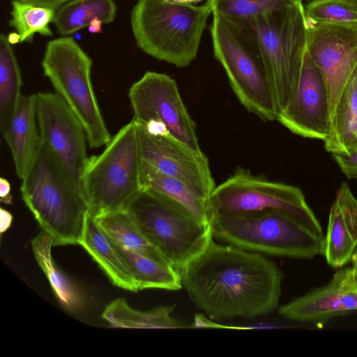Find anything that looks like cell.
I'll use <instances>...</instances> for the list:
<instances>
[{
    "label": "cell",
    "instance_id": "1",
    "mask_svg": "<svg viewBox=\"0 0 357 357\" xmlns=\"http://www.w3.org/2000/svg\"><path fill=\"white\" fill-rule=\"evenodd\" d=\"M181 275L192 303L216 320L273 312L284 278L264 255L213 241Z\"/></svg>",
    "mask_w": 357,
    "mask_h": 357
},
{
    "label": "cell",
    "instance_id": "2",
    "mask_svg": "<svg viewBox=\"0 0 357 357\" xmlns=\"http://www.w3.org/2000/svg\"><path fill=\"white\" fill-rule=\"evenodd\" d=\"M20 192L54 246L79 244L89 213L86 198L41 139Z\"/></svg>",
    "mask_w": 357,
    "mask_h": 357
},
{
    "label": "cell",
    "instance_id": "3",
    "mask_svg": "<svg viewBox=\"0 0 357 357\" xmlns=\"http://www.w3.org/2000/svg\"><path fill=\"white\" fill-rule=\"evenodd\" d=\"M213 10L210 0L200 6L138 0L130 15L136 43L158 60L187 67L197 56Z\"/></svg>",
    "mask_w": 357,
    "mask_h": 357
},
{
    "label": "cell",
    "instance_id": "4",
    "mask_svg": "<svg viewBox=\"0 0 357 357\" xmlns=\"http://www.w3.org/2000/svg\"><path fill=\"white\" fill-rule=\"evenodd\" d=\"M233 23L255 44L280 112L296 88L307 51V24L302 1Z\"/></svg>",
    "mask_w": 357,
    "mask_h": 357
},
{
    "label": "cell",
    "instance_id": "5",
    "mask_svg": "<svg viewBox=\"0 0 357 357\" xmlns=\"http://www.w3.org/2000/svg\"><path fill=\"white\" fill-rule=\"evenodd\" d=\"M211 226L220 241L264 255L312 259L324 254V235L278 210L213 215Z\"/></svg>",
    "mask_w": 357,
    "mask_h": 357
},
{
    "label": "cell",
    "instance_id": "6",
    "mask_svg": "<svg viewBox=\"0 0 357 357\" xmlns=\"http://www.w3.org/2000/svg\"><path fill=\"white\" fill-rule=\"evenodd\" d=\"M141 167L137 125L132 119L86 162L81 184L89 214L96 218L127 211L142 190Z\"/></svg>",
    "mask_w": 357,
    "mask_h": 357
},
{
    "label": "cell",
    "instance_id": "7",
    "mask_svg": "<svg viewBox=\"0 0 357 357\" xmlns=\"http://www.w3.org/2000/svg\"><path fill=\"white\" fill-rule=\"evenodd\" d=\"M214 57L241 104L264 121L279 110L260 54L246 31L213 10L210 25Z\"/></svg>",
    "mask_w": 357,
    "mask_h": 357
},
{
    "label": "cell",
    "instance_id": "8",
    "mask_svg": "<svg viewBox=\"0 0 357 357\" xmlns=\"http://www.w3.org/2000/svg\"><path fill=\"white\" fill-rule=\"evenodd\" d=\"M167 262L180 273L213 241L211 225L171 199L142 190L127 210Z\"/></svg>",
    "mask_w": 357,
    "mask_h": 357
},
{
    "label": "cell",
    "instance_id": "9",
    "mask_svg": "<svg viewBox=\"0 0 357 357\" xmlns=\"http://www.w3.org/2000/svg\"><path fill=\"white\" fill-rule=\"evenodd\" d=\"M92 60L72 38L63 36L47 44L42 68L56 93L78 118L91 149L106 146L112 137L91 81Z\"/></svg>",
    "mask_w": 357,
    "mask_h": 357
},
{
    "label": "cell",
    "instance_id": "10",
    "mask_svg": "<svg viewBox=\"0 0 357 357\" xmlns=\"http://www.w3.org/2000/svg\"><path fill=\"white\" fill-rule=\"evenodd\" d=\"M213 215H229L275 209L292 216L312 232L323 235L322 227L301 190L268 180L238 167L211 196Z\"/></svg>",
    "mask_w": 357,
    "mask_h": 357
},
{
    "label": "cell",
    "instance_id": "11",
    "mask_svg": "<svg viewBox=\"0 0 357 357\" xmlns=\"http://www.w3.org/2000/svg\"><path fill=\"white\" fill-rule=\"evenodd\" d=\"M133 120L146 132L167 135L197 151H202L196 125L170 76L147 71L128 90Z\"/></svg>",
    "mask_w": 357,
    "mask_h": 357
},
{
    "label": "cell",
    "instance_id": "12",
    "mask_svg": "<svg viewBox=\"0 0 357 357\" xmlns=\"http://www.w3.org/2000/svg\"><path fill=\"white\" fill-rule=\"evenodd\" d=\"M36 94L40 139L83 192L81 179L89 158L84 127L56 93L39 92Z\"/></svg>",
    "mask_w": 357,
    "mask_h": 357
},
{
    "label": "cell",
    "instance_id": "13",
    "mask_svg": "<svg viewBox=\"0 0 357 357\" xmlns=\"http://www.w3.org/2000/svg\"><path fill=\"white\" fill-rule=\"evenodd\" d=\"M307 52L324 78L331 121L342 91L357 64V24H307Z\"/></svg>",
    "mask_w": 357,
    "mask_h": 357
},
{
    "label": "cell",
    "instance_id": "14",
    "mask_svg": "<svg viewBox=\"0 0 357 357\" xmlns=\"http://www.w3.org/2000/svg\"><path fill=\"white\" fill-rule=\"evenodd\" d=\"M142 162L174 177L211 201L216 186L207 157L167 135H153L137 125Z\"/></svg>",
    "mask_w": 357,
    "mask_h": 357
},
{
    "label": "cell",
    "instance_id": "15",
    "mask_svg": "<svg viewBox=\"0 0 357 357\" xmlns=\"http://www.w3.org/2000/svg\"><path fill=\"white\" fill-rule=\"evenodd\" d=\"M277 121L305 138L325 141L330 134L331 121L326 86L307 51L296 88L279 112Z\"/></svg>",
    "mask_w": 357,
    "mask_h": 357
},
{
    "label": "cell",
    "instance_id": "16",
    "mask_svg": "<svg viewBox=\"0 0 357 357\" xmlns=\"http://www.w3.org/2000/svg\"><path fill=\"white\" fill-rule=\"evenodd\" d=\"M357 310V281L351 266L341 268L326 285L280 307L279 313L296 321L317 322Z\"/></svg>",
    "mask_w": 357,
    "mask_h": 357
},
{
    "label": "cell",
    "instance_id": "17",
    "mask_svg": "<svg viewBox=\"0 0 357 357\" xmlns=\"http://www.w3.org/2000/svg\"><path fill=\"white\" fill-rule=\"evenodd\" d=\"M324 256L333 268L344 267L357 248V199L342 183L331 206Z\"/></svg>",
    "mask_w": 357,
    "mask_h": 357
},
{
    "label": "cell",
    "instance_id": "18",
    "mask_svg": "<svg viewBox=\"0 0 357 357\" xmlns=\"http://www.w3.org/2000/svg\"><path fill=\"white\" fill-rule=\"evenodd\" d=\"M3 136L11 151L16 173L22 179L29 169L40 142L36 94L22 95L10 126Z\"/></svg>",
    "mask_w": 357,
    "mask_h": 357
},
{
    "label": "cell",
    "instance_id": "19",
    "mask_svg": "<svg viewBox=\"0 0 357 357\" xmlns=\"http://www.w3.org/2000/svg\"><path fill=\"white\" fill-rule=\"evenodd\" d=\"M79 245L96 261L113 284L130 291H139L125 259L89 213Z\"/></svg>",
    "mask_w": 357,
    "mask_h": 357
},
{
    "label": "cell",
    "instance_id": "20",
    "mask_svg": "<svg viewBox=\"0 0 357 357\" xmlns=\"http://www.w3.org/2000/svg\"><path fill=\"white\" fill-rule=\"evenodd\" d=\"M324 142L331 154L357 151V64L338 99L330 134Z\"/></svg>",
    "mask_w": 357,
    "mask_h": 357
},
{
    "label": "cell",
    "instance_id": "21",
    "mask_svg": "<svg viewBox=\"0 0 357 357\" xmlns=\"http://www.w3.org/2000/svg\"><path fill=\"white\" fill-rule=\"evenodd\" d=\"M141 183L142 190H151L171 199L202 223L211 225L213 216L211 201L200 196L183 182L142 162Z\"/></svg>",
    "mask_w": 357,
    "mask_h": 357
},
{
    "label": "cell",
    "instance_id": "22",
    "mask_svg": "<svg viewBox=\"0 0 357 357\" xmlns=\"http://www.w3.org/2000/svg\"><path fill=\"white\" fill-rule=\"evenodd\" d=\"M52 246L53 238L43 230L31 240L35 259L59 302L68 311L78 312L84 307V296L78 286L56 266L52 255Z\"/></svg>",
    "mask_w": 357,
    "mask_h": 357
},
{
    "label": "cell",
    "instance_id": "23",
    "mask_svg": "<svg viewBox=\"0 0 357 357\" xmlns=\"http://www.w3.org/2000/svg\"><path fill=\"white\" fill-rule=\"evenodd\" d=\"M173 306H161L146 311L131 307L123 298L109 303L102 317L112 327L124 328H183L188 326L171 316Z\"/></svg>",
    "mask_w": 357,
    "mask_h": 357
},
{
    "label": "cell",
    "instance_id": "24",
    "mask_svg": "<svg viewBox=\"0 0 357 357\" xmlns=\"http://www.w3.org/2000/svg\"><path fill=\"white\" fill-rule=\"evenodd\" d=\"M115 245L129 266L139 291L153 288L177 291L183 287L181 273L170 265Z\"/></svg>",
    "mask_w": 357,
    "mask_h": 357
},
{
    "label": "cell",
    "instance_id": "25",
    "mask_svg": "<svg viewBox=\"0 0 357 357\" xmlns=\"http://www.w3.org/2000/svg\"><path fill=\"white\" fill-rule=\"evenodd\" d=\"M116 13L113 0H70L56 10L53 23L60 34L68 36L89 26L95 18L111 23Z\"/></svg>",
    "mask_w": 357,
    "mask_h": 357
},
{
    "label": "cell",
    "instance_id": "26",
    "mask_svg": "<svg viewBox=\"0 0 357 357\" xmlns=\"http://www.w3.org/2000/svg\"><path fill=\"white\" fill-rule=\"evenodd\" d=\"M20 69L7 37H0V130L4 135L17 109L22 94Z\"/></svg>",
    "mask_w": 357,
    "mask_h": 357
},
{
    "label": "cell",
    "instance_id": "27",
    "mask_svg": "<svg viewBox=\"0 0 357 357\" xmlns=\"http://www.w3.org/2000/svg\"><path fill=\"white\" fill-rule=\"evenodd\" d=\"M95 219L115 244L169 264L149 242L128 211L105 214Z\"/></svg>",
    "mask_w": 357,
    "mask_h": 357
},
{
    "label": "cell",
    "instance_id": "28",
    "mask_svg": "<svg viewBox=\"0 0 357 357\" xmlns=\"http://www.w3.org/2000/svg\"><path fill=\"white\" fill-rule=\"evenodd\" d=\"M11 5V19L9 25L21 36V43L31 42L35 34L52 36L49 24L53 22L55 9L20 0L12 1Z\"/></svg>",
    "mask_w": 357,
    "mask_h": 357
},
{
    "label": "cell",
    "instance_id": "29",
    "mask_svg": "<svg viewBox=\"0 0 357 357\" xmlns=\"http://www.w3.org/2000/svg\"><path fill=\"white\" fill-rule=\"evenodd\" d=\"M304 9L307 24H357V0H314Z\"/></svg>",
    "mask_w": 357,
    "mask_h": 357
},
{
    "label": "cell",
    "instance_id": "30",
    "mask_svg": "<svg viewBox=\"0 0 357 357\" xmlns=\"http://www.w3.org/2000/svg\"><path fill=\"white\" fill-rule=\"evenodd\" d=\"M213 10L232 22L286 8L303 0H210Z\"/></svg>",
    "mask_w": 357,
    "mask_h": 357
},
{
    "label": "cell",
    "instance_id": "31",
    "mask_svg": "<svg viewBox=\"0 0 357 357\" xmlns=\"http://www.w3.org/2000/svg\"><path fill=\"white\" fill-rule=\"evenodd\" d=\"M332 155L347 178L357 179V151L351 153H335Z\"/></svg>",
    "mask_w": 357,
    "mask_h": 357
},
{
    "label": "cell",
    "instance_id": "32",
    "mask_svg": "<svg viewBox=\"0 0 357 357\" xmlns=\"http://www.w3.org/2000/svg\"><path fill=\"white\" fill-rule=\"evenodd\" d=\"M10 183L9 181L1 177L0 178V201L6 204H10L12 203V195L10 193Z\"/></svg>",
    "mask_w": 357,
    "mask_h": 357
},
{
    "label": "cell",
    "instance_id": "33",
    "mask_svg": "<svg viewBox=\"0 0 357 357\" xmlns=\"http://www.w3.org/2000/svg\"><path fill=\"white\" fill-rule=\"evenodd\" d=\"M36 6L48 7L53 9H58L60 6L70 0H20Z\"/></svg>",
    "mask_w": 357,
    "mask_h": 357
},
{
    "label": "cell",
    "instance_id": "34",
    "mask_svg": "<svg viewBox=\"0 0 357 357\" xmlns=\"http://www.w3.org/2000/svg\"><path fill=\"white\" fill-rule=\"evenodd\" d=\"M13 215L7 210L1 208L0 209V232L2 234L11 226Z\"/></svg>",
    "mask_w": 357,
    "mask_h": 357
},
{
    "label": "cell",
    "instance_id": "35",
    "mask_svg": "<svg viewBox=\"0 0 357 357\" xmlns=\"http://www.w3.org/2000/svg\"><path fill=\"white\" fill-rule=\"evenodd\" d=\"M102 24V22L100 19L95 18L90 22L88 26V30L92 33H101Z\"/></svg>",
    "mask_w": 357,
    "mask_h": 357
},
{
    "label": "cell",
    "instance_id": "36",
    "mask_svg": "<svg viewBox=\"0 0 357 357\" xmlns=\"http://www.w3.org/2000/svg\"><path fill=\"white\" fill-rule=\"evenodd\" d=\"M6 37L10 45H15L21 43V36L17 31L9 33Z\"/></svg>",
    "mask_w": 357,
    "mask_h": 357
},
{
    "label": "cell",
    "instance_id": "37",
    "mask_svg": "<svg viewBox=\"0 0 357 357\" xmlns=\"http://www.w3.org/2000/svg\"><path fill=\"white\" fill-rule=\"evenodd\" d=\"M351 268L354 275V277L357 281V248L355 250L352 257H351Z\"/></svg>",
    "mask_w": 357,
    "mask_h": 357
},
{
    "label": "cell",
    "instance_id": "38",
    "mask_svg": "<svg viewBox=\"0 0 357 357\" xmlns=\"http://www.w3.org/2000/svg\"><path fill=\"white\" fill-rule=\"evenodd\" d=\"M168 3H180V4H193L200 2L203 0H165Z\"/></svg>",
    "mask_w": 357,
    "mask_h": 357
},
{
    "label": "cell",
    "instance_id": "39",
    "mask_svg": "<svg viewBox=\"0 0 357 357\" xmlns=\"http://www.w3.org/2000/svg\"><path fill=\"white\" fill-rule=\"evenodd\" d=\"M305 1L310 2V1H314V0H305Z\"/></svg>",
    "mask_w": 357,
    "mask_h": 357
}]
</instances>
